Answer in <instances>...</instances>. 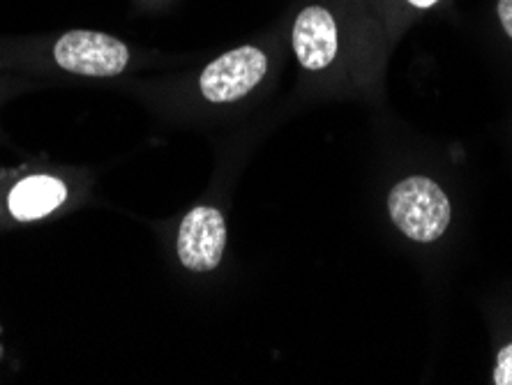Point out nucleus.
<instances>
[{
  "label": "nucleus",
  "mask_w": 512,
  "mask_h": 385,
  "mask_svg": "<svg viewBox=\"0 0 512 385\" xmlns=\"http://www.w3.org/2000/svg\"><path fill=\"white\" fill-rule=\"evenodd\" d=\"M499 17L506 33L512 37V0H501L499 3Z\"/></svg>",
  "instance_id": "6e6552de"
},
{
  "label": "nucleus",
  "mask_w": 512,
  "mask_h": 385,
  "mask_svg": "<svg viewBox=\"0 0 512 385\" xmlns=\"http://www.w3.org/2000/svg\"><path fill=\"white\" fill-rule=\"evenodd\" d=\"M227 247V224L220 210L199 206L185 215L178 231V259L194 273L220 266Z\"/></svg>",
  "instance_id": "20e7f679"
},
{
  "label": "nucleus",
  "mask_w": 512,
  "mask_h": 385,
  "mask_svg": "<svg viewBox=\"0 0 512 385\" xmlns=\"http://www.w3.org/2000/svg\"><path fill=\"white\" fill-rule=\"evenodd\" d=\"M56 63L86 77H116L130 63V51L120 40L93 30H72L54 47Z\"/></svg>",
  "instance_id": "f03ea898"
},
{
  "label": "nucleus",
  "mask_w": 512,
  "mask_h": 385,
  "mask_svg": "<svg viewBox=\"0 0 512 385\" xmlns=\"http://www.w3.org/2000/svg\"><path fill=\"white\" fill-rule=\"evenodd\" d=\"M293 49L307 70H323L337 54L335 19L323 7H307L293 26Z\"/></svg>",
  "instance_id": "39448f33"
},
{
  "label": "nucleus",
  "mask_w": 512,
  "mask_h": 385,
  "mask_svg": "<svg viewBox=\"0 0 512 385\" xmlns=\"http://www.w3.org/2000/svg\"><path fill=\"white\" fill-rule=\"evenodd\" d=\"M409 3H413L416 7H432L436 0H409Z\"/></svg>",
  "instance_id": "1a4fd4ad"
},
{
  "label": "nucleus",
  "mask_w": 512,
  "mask_h": 385,
  "mask_svg": "<svg viewBox=\"0 0 512 385\" xmlns=\"http://www.w3.org/2000/svg\"><path fill=\"white\" fill-rule=\"evenodd\" d=\"M67 187L54 176H30L14 187L10 210L17 220H37L65 201Z\"/></svg>",
  "instance_id": "423d86ee"
},
{
  "label": "nucleus",
  "mask_w": 512,
  "mask_h": 385,
  "mask_svg": "<svg viewBox=\"0 0 512 385\" xmlns=\"http://www.w3.org/2000/svg\"><path fill=\"white\" fill-rule=\"evenodd\" d=\"M390 217L404 236L416 243H434L450 224V201L434 180L413 176L393 187L388 196Z\"/></svg>",
  "instance_id": "f257e3e1"
},
{
  "label": "nucleus",
  "mask_w": 512,
  "mask_h": 385,
  "mask_svg": "<svg viewBox=\"0 0 512 385\" xmlns=\"http://www.w3.org/2000/svg\"><path fill=\"white\" fill-rule=\"evenodd\" d=\"M268 70V58L256 47H240L213 60L201 74V93L208 102L224 104L245 97L261 83Z\"/></svg>",
  "instance_id": "7ed1b4c3"
},
{
  "label": "nucleus",
  "mask_w": 512,
  "mask_h": 385,
  "mask_svg": "<svg viewBox=\"0 0 512 385\" xmlns=\"http://www.w3.org/2000/svg\"><path fill=\"white\" fill-rule=\"evenodd\" d=\"M494 383L496 385H512V344L499 353V362L494 369Z\"/></svg>",
  "instance_id": "0eeeda50"
}]
</instances>
